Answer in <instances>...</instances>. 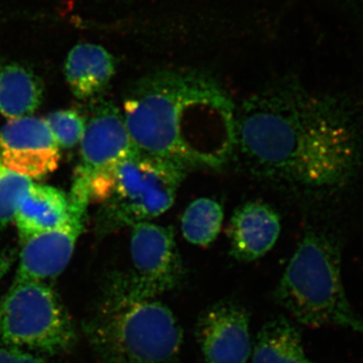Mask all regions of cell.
I'll return each mask as SVG.
<instances>
[{
  "instance_id": "cell-6",
  "label": "cell",
  "mask_w": 363,
  "mask_h": 363,
  "mask_svg": "<svg viewBox=\"0 0 363 363\" xmlns=\"http://www.w3.org/2000/svg\"><path fill=\"white\" fill-rule=\"evenodd\" d=\"M77 341L75 324L48 281H13L0 298V346L55 357Z\"/></svg>"
},
{
  "instance_id": "cell-4",
  "label": "cell",
  "mask_w": 363,
  "mask_h": 363,
  "mask_svg": "<svg viewBox=\"0 0 363 363\" xmlns=\"http://www.w3.org/2000/svg\"><path fill=\"white\" fill-rule=\"evenodd\" d=\"M341 255L337 236L319 227L308 228L274 289V302L304 326L363 335V319L344 288Z\"/></svg>"
},
{
  "instance_id": "cell-3",
  "label": "cell",
  "mask_w": 363,
  "mask_h": 363,
  "mask_svg": "<svg viewBox=\"0 0 363 363\" xmlns=\"http://www.w3.org/2000/svg\"><path fill=\"white\" fill-rule=\"evenodd\" d=\"M83 331L102 363H182L183 329L173 311L157 298L130 295L109 278Z\"/></svg>"
},
{
  "instance_id": "cell-8",
  "label": "cell",
  "mask_w": 363,
  "mask_h": 363,
  "mask_svg": "<svg viewBox=\"0 0 363 363\" xmlns=\"http://www.w3.org/2000/svg\"><path fill=\"white\" fill-rule=\"evenodd\" d=\"M80 143V162L74 173L69 201L88 208L93 190L138 150L124 123L123 112L109 102L97 107L86 124Z\"/></svg>"
},
{
  "instance_id": "cell-12",
  "label": "cell",
  "mask_w": 363,
  "mask_h": 363,
  "mask_svg": "<svg viewBox=\"0 0 363 363\" xmlns=\"http://www.w3.org/2000/svg\"><path fill=\"white\" fill-rule=\"evenodd\" d=\"M281 218L269 204L252 201L240 205L229 223L230 255L240 262H252L271 252L281 234Z\"/></svg>"
},
{
  "instance_id": "cell-14",
  "label": "cell",
  "mask_w": 363,
  "mask_h": 363,
  "mask_svg": "<svg viewBox=\"0 0 363 363\" xmlns=\"http://www.w3.org/2000/svg\"><path fill=\"white\" fill-rule=\"evenodd\" d=\"M116 72V59L99 45L80 43L74 45L67 56V84L78 99H89L101 93Z\"/></svg>"
},
{
  "instance_id": "cell-9",
  "label": "cell",
  "mask_w": 363,
  "mask_h": 363,
  "mask_svg": "<svg viewBox=\"0 0 363 363\" xmlns=\"http://www.w3.org/2000/svg\"><path fill=\"white\" fill-rule=\"evenodd\" d=\"M195 337L205 363H247L252 357L250 316L234 300H221L203 310Z\"/></svg>"
},
{
  "instance_id": "cell-7",
  "label": "cell",
  "mask_w": 363,
  "mask_h": 363,
  "mask_svg": "<svg viewBox=\"0 0 363 363\" xmlns=\"http://www.w3.org/2000/svg\"><path fill=\"white\" fill-rule=\"evenodd\" d=\"M130 267L111 278L136 298H157L180 288L186 269L171 226L143 222L130 227Z\"/></svg>"
},
{
  "instance_id": "cell-19",
  "label": "cell",
  "mask_w": 363,
  "mask_h": 363,
  "mask_svg": "<svg viewBox=\"0 0 363 363\" xmlns=\"http://www.w3.org/2000/svg\"><path fill=\"white\" fill-rule=\"evenodd\" d=\"M45 121L60 149L75 147L84 136L86 123L77 111L69 109L55 111L45 117Z\"/></svg>"
},
{
  "instance_id": "cell-17",
  "label": "cell",
  "mask_w": 363,
  "mask_h": 363,
  "mask_svg": "<svg viewBox=\"0 0 363 363\" xmlns=\"http://www.w3.org/2000/svg\"><path fill=\"white\" fill-rule=\"evenodd\" d=\"M220 203L211 198H199L189 204L181 219L184 238L196 247H206L216 240L223 224Z\"/></svg>"
},
{
  "instance_id": "cell-16",
  "label": "cell",
  "mask_w": 363,
  "mask_h": 363,
  "mask_svg": "<svg viewBox=\"0 0 363 363\" xmlns=\"http://www.w3.org/2000/svg\"><path fill=\"white\" fill-rule=\"evenodd\" d=\"M43 99L40 81L20 64L0 61V114L9 119L30 116Z\"/></svg>"
},
{
  "instance_id": "cell-11",
  "label": "cell",
  "mask_w": 363,
  "mask_h": 363,
  "mask_svg": "<svg viewBox=\"0 0 363 363\" xmlns=\"http://www.w3.org/2000/svg\"><path fill=\"white\" fill-rule=\"evenodd\" d=\"M87 209L70 202V217L65 224L21 243L14 281H48L60 276L68 267L84 228Z\"/></svg>"
},
{
  "instance_id": "cell-5",
  "label": "cell",
  "mask_w": 363,
  "mask_h": 363,
  "mask_svg": "<svg viewBox=\"0 0 363 363\" xmlns=\"http://www.w3.org/2000/svg\"><path fill=\"white\" fill-rule=\"evenodd\" d=\"M188 171L178 162L138 150L126 157L91 197L101 205V233L152 222L168 211Z\"/></svg>"
},
{
  "instance_id": "cell-20",
  "label": "cell",
  "mask_w": 363,
  "mask_h": 363,
  "mask_svg": "<svg viewBox=\"0 0 363 363\" xmlns=\"http://www.w3.org/2000/svg\"><path fill=\"white\" fill-rule=\"evenodd\" d=\"M0 363H47L44 358L18 348L0 346Z\"/></svg>"
},
{
  "instance_id": "cell-15",
  "label": "cell",
  "mask_w": 363,
  "mask_h": 363,
  "mask_svg": "<svg viewBox=\"0 0 363 363\" xmlns=\"http://www.w3.org/2000/svg\"><path fill=\"white\" fill-rule=\"evenodd\" d=\"M252 363H316L306 353L302 335L288 318H272L252 344Z\"/></svg>"
},
{
  "instance_id": "cell-18",
  "label": "cell",
  "mask_w": 363,
  "mask_h": 363,
  "mask_svg": "<svg viewBox=\"0 0 363 363\" xmlns=\"http://www.w3.org/2000/svg\"><path fill=\"white\" fill-rule=\"evenodd\" d=\"M33 182L0 162V229L13 221L18 201Z\"/></svg>"
},
{
  "instance_id": "cell-13",
  "label": "cell",
  "mask_w": 363,
  "mask_h": 363,
  "mask_svg": "<svg viewBox=\"0 0 363 363\" xmlns=\"http://www.w3.org/2000/svg\"><path fill=\"white\" fill-rule=\"evenodd\" d=\"M70 217L69 196L51 186L30 184L14 213L21 243L65 224Z\"/></svg>"
},
{
  "instance_id": "cell-10",
  "label": "cell",
  "mask_w": 363,
  "mask_h": 363,
  "mask_svg": "<svg viewBox=\"0 0 363 363\" xmlns=\"http://www.w3.org/2000/svg\"><path fill=\"white\" fill-rule=\"evenodd\" d=\"M61 160L45 118L11 119L0 128V162L18 175L39 180L56 171Z\"/></svg>"
},
{
  "instance_id": "cell-1",
  "label": "cell",
  "mask_w": 363,
  "mask_h": 363,
  "mask_svg": "<svg viewBox=\"0 0 363 363\" xmlns=\"http://www.w3.org/2000/svg\"><path fill=\"white\" fill-rule=\"evenodd\" d=\"M234 160L293 194H341L363 179V107L293 79L272 83L238 106Z\"/></svg>"
},
{
  "instance_id": "cell-21",
  "label": "cell",
  "mask_w": 363,
  "mask_h": 363,
  "mask_svg": "<svg viewBox=\"0 0 363 363\" xmlns=\"http://www.w3.org/2000/svg\"><path fill=\"white\" fill-rule=\"evenodd\" d=\"M14 262V257L11 253H2L0 255V279L11 269Z\"/></svg>"
},
{
  "instance_id": "cell-2",
  "label": "cell",
  "mask_w": 363,
  "mask_h": 363,
  "mask_svg": "<svg viewBox=\"0 0 363 363\" xmlns=\"http://www.w3.org/2000/svg\"><path fill=\"white\" fill-rule=\"evenodd\" d=\"M121 112L138 152L188 169H222L233 162L238 106L209 74H147L128 91Z\"/></svg>"
}]
</instances>
